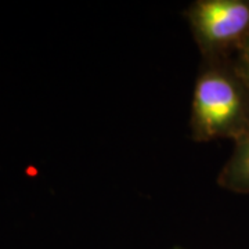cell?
I'll return each instance as SVG.
<instances>
[{
    "label": "cell",
    "instance_id": "4",
    "mask_svg": "<svg viewBox=\"0 0 249 249\" xmlns=\"http://www.w3.org/2000/svg\"><path fill=\"white\" fill-rule=\"evenodd\" d=\"M234 68L240 73V76L245 80L249 86V40L237 52V57L232 61Z\"/></svg>",
    "mask_w": 249,
    "mask_h": 249
},
{
    "label": "cell",
    "instance_id": "3",
    "mask_svg": "<svg viewBox=\"0 0 249 249\" xmlns=\"http://www.w3.org/2000/svg\"><path fill=\"white\" fill-rule=\"evenodd\" d=\"M219 186L238 194H249V134L235 142L231 157L217 178Z\"/></svg>",
    "mask_w": 249,
    "mask_h": 249
},
{
    "label": "cell",
    "instance_id": "5",
    "mask_svg": "<svg viewBox=\"0 0 249 249\" xmlns=\"http://www.w3.org/2000/svg\"><path fill=\"white\" fill-rule=\"evenodd\" d=\"M173 249H184V248H181V247H175Z\"/></svg>",
    "mask_w": 249,
    "mask_h": 249
},
{
    "label": "cell",
    "instance_id": "2",
    "mask_svg": "<svg viewBox=\"0 0 249 249\" xmlns=\"http://www.w3.org/2000/svg\"><path fill=\"white\" fill-rule=\"evenodd\" d=\"M186 17L204 58H227L249 40V0H196Z\"/></svg>",
    "mask_w": 249,
    "mask_h": 249
},
{
    "label": "cell",
    "instance_id": "1",
    "mask_svg": "<svg viewBox=\"0 0 249 249\" xmlns=\"http://www.w3.org/2000/svg\"><path fill=\"white\" fill-rule=\"evenodd\" d=\"M196 142L240 140L249 134V86L227 58H204L190 118Z\"/></svg>",
    "mask_w": 249,
    "mask_h": 249
}]
</instances>
